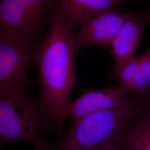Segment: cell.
<instances>
[{
    "label": "cell",
    "mask_w": 150,
    "mask_h": 150,
    "mask_svg": "<svg viewBox=\"0 0 150 150\" xmlns=\"http://www.w3.org/2000/svg\"><path fill=\"white\" fill-rule=\"evenodd\" d=\"M46 36L38 45L33 62L38 69L39 101L50 122L60 132L64 112L77 82L74 28L53 17Z\"/></svg>",
    "instance_id": "1"
},
{
    "label": "cell",
    "mask_w": 150,
    "mask_h": 150,
    "mask_svg": "<svg viewBox=\"0 0 150 150\" xmlns=\"http://www.w3.org/2000/svg\"><path fill=\"white\" fill-rule=\"evenodd\" d=\"M56 129L50 122L39 99L26 91L0 96V144L4 146L28 142L35 150H54L55 144L45 134Z\"/></svg>",
    "instance_id": "2"
},
{
    "label": "cell",
    "mask_w": 150,
    "mask_h": 150,
    "mask_svg": "<svg viewBox=\"0 0 150 150\" xmlns=\"http://www.w3.org/2000/svg\"><path fill=\"white\" fill-rule=\"evenodd\" d=\"M136 116L134 106L93 113L71 122L54 150H99L120 147L129 124Z\"/></svg>",
    "instance_id": "3"
},
{
    "label": "cell",
    "mask_w": 150,
    "mask_h": 150,
    "mask_svg": "<svg viewBox=\"0 0 150 150\" xmlns=\"http://www.w3.org/2000/svg\"><path fill=\"white\" fill-rule=\"evenodd\" d=\"M40 43L20 33L0 31V96L26 91L28 70Z\"/></svg>",
    "instance_id": "4"
},
{
    "label": "cell",
    "mask_w": 150,
    "mask_h": 150,
    "mask_svg": "<svg viewBox=\"0 0 150 150\" xmlns=\"http://www.w3.org/2000/svg\"><path fill=\"white\" fill-rule=\"evenodd\" d=\"M58 4L59 0H0V31L38 39Z\"/></svg>",
    "instance_id": "5"
},
{
    "label": "cell",
    "mask_w": 150,
    "mask_h": 150,
    "mask_svg": "<svg viewBox=\"0 0 150 150\" xmlns=\"http://www.w3.org/2000/svg\"><path fill=\"white\" fill-rule=\"evenodd\" d=\"M129 16L112 8L92 16L81 24L75 36L76 48L111 45Z\"/></svg>",
    "instance_id": "6"
},
{
    "label": "cell",
    "mask_w": 150,
    "mask_h": 150,
    "mask_svg": "<svg viewBox=\"0 0 150 150\" xmlns=\"http://www.w3.org/2000/svg\"><path fill=\"white\" fill-rule=\"evenodd\" d=\"M132 106V101L118 86L108 87L86 91L71 101L64 109V117L71 122L93 113Z\"/></svg>",
    "instance_id": "7"
},
{
    "label": "cell",
    "mask_w": 150,
    "mask_h": 150,
    "mask_svg": "<svg viewBox=\"0 0 150 150\" xmlns=\"http://www.w3.org/2000/svg\"><path fill=\"white\" fill-rule=\"evenodd\" d=\"M145 15L129 13L111 45L115 62L112 76L116 79L124 65L136 57V53L142 40L146 25L149 21Z\"/></svg>",
    "instance_id": "8"
},
{
    "label": "cell",
    "mask_w": 150,
    "mask_h": 150,
    "mask_svg": "<svg viewBox=\"0 0 150 150\" xmlns=\"http://www.w3.org/2000/svg\"><path fill=\"white\" fill-rule=\"evenodd\" d=\"M126 0H59L54 17L68 22L73 28L92 16L115 8Z\"/></svg>",
    "instance_id": "9"
},
{
    "label": "cell",
    "mask_w": 150,
    "mask_h": 150,
    "mask_svg": "<svg viewBox=\"0 0 150 150\" xmlns=\"http://www.w3.org/2000/svg\"><path fill=\"white\" fill-rule=\"evenodd\" d=\"M135 117L127 128L120 149L121 150H150V112L136 119Z\"/></svg>",
    "instance_id": "10"
},
{
    "label": "cell",
    "mask_w": 150,
    "mask_h": 150,
    "mask_svg": "<svg viewBox=\"0 0 150 150\" xmlns=\"http://www.w3.org/2000/svg\"><path fill=\"white\" fill-rule=\"evenodd\" d=\"M150 87V49L141 55L139 69L134 80L129 86L126 93L133 92L137 95L145 93Z\"/></svg>",
    "instance_id": "11"
},
{
    "label": "cell",
    "mask_w": 150,
    "mask_h": 150,
    "mask_svg": "<svg viewBox=\"0 0 150 150\" xmlns=\"http://www.w3.org/2000/svg\"><path fill=\"white\" fill-rule=\"evenodd\" d=\"M141 56H136L125 64L116 79L118 80V87L126 95L129 86L134 80L139 69Z\"/></svg>",
    "instance_id": "12"
},
{
    "label": "cell",
    "mask_w": 150,
    "mask_h": 150,
    "mask_svg": "<svg viewBox=\"0 0 150 150\" xmlns=\"http://www.w3.org/2000/svg\"><path fill=\"white\" fill-rule=\"evenodd\" d=\"M99 150H121L120 147H108Z\"/></svg>",
    "instance_id": "13"
}]
</instances>
